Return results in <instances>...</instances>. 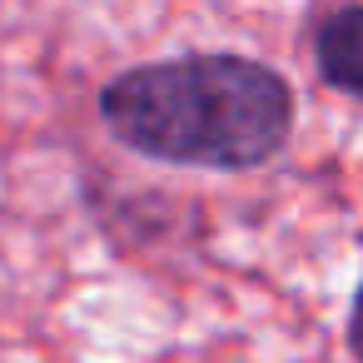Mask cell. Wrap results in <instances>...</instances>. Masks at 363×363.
I'll use <instances>...</instances> for the list:
<instances>
[{
    "label": "cell",
    "mask_w": 363,
    "mask_h": 363,
    "mask_svg": "<svg viewBox=\"0 0 363 363\" xmlns=\"http://www.w3.org/2000/svg\"><path fill=\"white\" fill-rule=\"evenodd\" d=\"M100 115L135 155L194 169H254L284 150L294 90L244 55H179L115 75L100 90Z\"/></svg>",
    "instance_id": "1"
},
{
    "label": "cell",
    "mask_w": 363,
    "mask_h": 363,
    "mask_svg": "<svg viewBox=\"0 0 363 363\" xmlns=\"http://www.w3.org/2000/svg\"><path fill=\"white\" fill-rule=\"evenodd\" d=\"M313 55L333 90L363 95V6L333 11L313 35Z\"/></svg>",
    "instance_id": "2"
},
{
    "label": "cell",
    "mask_w": 363,
    "mask_h": 363,
    "mask_svg": "<svg viewBox=\"0 0 363 363\" xmlns=\"http://www.w3.org/2000/svg\"><path fill=\"white\" fill-rule=\"evenodd\" d=\"M348 348H353V358L363 363V289L353 294V308H348Z\"/></svg>",
    "instance_id": "3"
}]
</instances>
